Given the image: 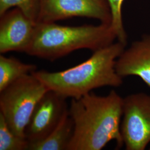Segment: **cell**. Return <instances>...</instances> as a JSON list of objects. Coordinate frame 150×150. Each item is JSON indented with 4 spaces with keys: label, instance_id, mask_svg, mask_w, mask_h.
Here are the masks:
<instances>
[{
    "label": "cell",
    "instance_id": "1",
    "mask_svg": "<svg viewBox=\"0 0 150 150\" xmlns=\"http://www.w3.org/2000/svg\"><path fill=\"white\" fill-rule=\"evenodd\" d=\"M123 100L114 90L106 96L91 92L72 98L69 113L74 131L67 150H101L112 140L116 142L117 149L121 148Z\"/></svg>",
    "mask_w": 150,
    "mask_h": 150
},
{
    "label": "cell",
    "instance_id": "2",
    "mask_svg": "<svg viewBox=\"0 0 150 150\" xmlns=\"http://www.w3.org/2000/svg\"><path fill=\"white\" fill-rule=\"evenodd\" d=\"M125 45L117 42L94 51L80 64L59 72L36 71V77L48 90L67 98H79L102 87H119L123 80L116 70V62Z\"/></svg>",
    "mask_w": 150,
    "mask_h": 150
},
{
    "label": "cell",
    "instance_id": "3",
    "mask_svg": "<svg viewBox=\"0 0 150 150\" xmlns=\"http://www.w3.org/2000/svg\"><path fill=\"white\" fill-rule=\"evenodd\" d=\"M116 38L111 25L67 26L55 22H38L26 53L53 61L80 49L96 51L111 45Z\"/></svg>",
    "mask_w": 150,
    "mask_h": 150
},
{
    "label": "cell",
    "instance_id": "4",
    "mask_svg": "<svg viewBox=\"0 0 150 150\" xmlns=\"http://www.w3.org/2000/svg\"><path fill=\"white\" fill-rule=\"evenodd\" d=\"M48 90L31 74L20 78L0 92V113L15 134L26 138L25 129L32 112Z\"/></svg>",
    "mask_w": 150,
    "mask_h": 150
},
{
    "label": "cell",
    "instance_id": "5",
    "mask_svg": "<svg viewBox=\"0 0 150 150\" xmlns=\"http://www.w3.org/2000/svg\"><path fill=\"white\" fill-rule=\"evenodd\" d=\"M121 133L127 150H144L150 142V95L137 93L123 100Z\"/></svg>",
    "mask_w": 150,
    "mask_h": 150
},
{
    "label": "cell",
    "instance_id": "6",
    "mask_svg": "<svg viewBox=\"0 0 150 150\" xmlns=\"http://www.w3.org/2000/svg\"><path fill=\"white\" fill-rule=\"evenodd\" d=\"M82 17L111 25L112 12L107 0H39L38 22H55Z\"/></svg>",
    "mask_w": 150,
    "mask_h": 150
},
{
    "label": "cell",
    "instance_id": "7",
    "mask_svg": "<svg viewBox=\"0 0 150 150\" xmlns=\"http://www.w3.org/2000/svg\"><path fill=\"white\" fill-rule=\"evenodd\" d=\"M68 110L66 98L54 91H47L36 106L25 129L29 144L45 139Z\"/></svg>",
    "mask_w": 150,
    "mask_h": 150
},
{
    "label": "cell",
    "instance_id": "8",
    "mask_svg": "<svg viewBox=\"0 0 150 150\" xmlns=\"http://www.w3.org/2000/svg\"><path fill=\"white\" fill-rule=\"evenodd\" d=\"M0 18V53L26 52L32 42L37 22L18 8L7 11Z\"/></svg>",
    "mask_w": 150,
    "mask_h": 150
},
{
    "label": "cell",
    "instance_id": "9",
    "mask_svg": "<svg viewBox=\"0 0 150 150\" xmlns=\"http://www.w3.org/2000/svg\"><path fill=\"white\" fill-rule=\"evenodd\" d=\"M115 68L122 78L136 76L150 87V35L135 41L124 50L116 60Z\"/></svg>",
    "mask_w": 150,
    "mask_h": 150
},
{
    "label": "cell",
    "instance_id": "10",
    "mask_svg": "<svg viewBox=\"0 0 150 150\" xmlns=\"http://www.w3.org/2000/svg\"><path fill=\"white\" fill-rule=\"evenodd\" d=\"M74 125L69 110L56 128L43 140L29 144V150H67L72 138Z\"/></svg>",
    "mask_w": 150,
    "mask_h": 150
},
{
    "label": "cell",
    "instance_id": "11",
    "mask_svg": "<svg viewBox=\"0 0 150 150\" xmlns=\"http://www.w3.org/2000/svg\"><path fill=\"white\" fill-rule=\"evenodd\" d=\"M37 70L35 64H26L13 57L0 55V92L16 81Z\"/></svg>",
    "mask_w": 150,
    "mask_h": 150
},
{
    "label": "cell",
    "instance_id": "12",
    "mask_svg": "<svg viewBox=\"0 0 150 150\" xmlns=\"http://www.w3.org/2000/svg\"><path fill=\"white\" fill-rule=\"evenodd\" d=\"M29 142L15 134L0 113V150H27Z\"/></svg>",
    "mask_w": 150,
    "mask_h": 150
},
{
    "label": "cell",
    "instance_id": "13",
    "mask_svg": "<svg viewBox=\"0 0 150 150\" xmlns=\"http://www.w3.org/2000/svg\"><path fill=\"white\" fill-rule=\"evenodd\" d=\"M13 7L20 8L33 21H38L39 0H0V16Z\"/></svg>",
    "mask_w": 150,
    "mask_h": 150
},
{
    "label": "cell",
    "instance_id": "14",
    "mask_svg": "<svg viewBox=\"0 0 150 150\" xmlns=\"http://www.w3.org/2000/svg\"><path fill=\"white\" fill-rule=\"evenodd\" d=\"M112 12L111 26L116 33L117 39L125 46L127 44V35L123 27L122 6L124 0H107Z\"/></svg>",
    "mask_w": 150,
    "mask_h": 150
}]
</instances>
